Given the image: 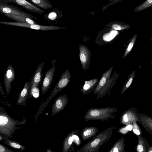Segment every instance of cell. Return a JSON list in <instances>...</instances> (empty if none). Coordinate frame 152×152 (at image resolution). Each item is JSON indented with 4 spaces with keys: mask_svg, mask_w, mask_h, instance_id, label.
Masks as SVG:
<instances>
[{
    "mask_svg": "<svg viewBox=\"0 0 152 152\" xmlns=\"http://www.w3.org/2000/svg\"><path fill=\"white\" fill-rule=\"evenodd\" d=\"M4 15L18 22L27 23L31 24H37L32 19L30 18L11 14H5Z\"/></svg>",
    "mask_w": 152,
    "mask_h": 152,
    "instance_id": "18",
    "label": "cell"
},
{
    "mask_svg": "<svg viewBox=\"0 0 152 152\" xmlns=\"http://www.w3.org/2000/svg\"><path fill=\"white\" fill-rule=\"evenodd\" d=\"M12 3L21 6L26 10L41 14L45 12L43 10L26 0H12Z\"/></svg>",
    "mask_w": 152,
    "mask_h": 152,
    "instance_id": "13",
    "label": "cell"
},
{
    "mask_svg": "<svg viewBox=\"0 0 152 152\" xmlns=\"http://www.w3.org/2000/svg\"><path fill=\"white\" fill-rule=\"evenodd\" d=\"M4 142L11 148L20 150H24L25 148L21 144L15 141L11 140L7 137L4 138Z\"/></svg>",
    "mask_w": 152,
    "mask_h": 152,
    "instance_id": "21",
    "label": "cell"
},
{
    "mask_svg": "<svg viewBox=\"0 0 152 152\" xmlns=\"http://www.w3.org/2000/svg\"><path fill=\"white\" fill-rule=\"evenodd\" d=\"M130 27L129 24H113L112 27L114 29L117 30H121L124 29H128Z\"/></svg>",
    "mask_w": 152,
    "mask_h": 152,
    "instance_id": "25",
    "label": "cell"
},
{
    "mask_svg": "<svg viewBox=\"0 0 152 152\" xmlns=\"http://www.w3.org/2000/svg\"><path fill=\"white\" fill-rule=\"evenodd\" d=\"M113 127L100 132L95 137L84 145L77 152H98L99 148L111 138Z\"/></svg>",
    "mask_w": 152,
    "mask_h": 152,
    "instance_id": "1",
    "label": "cell"
},
{
    "mask_svg": "<svg viewBox=\"0 0 152 152\" xmlns=\"http://www.w3.org/2000/svg\"><path fill=\"white\" fill-rule=\"evenodd\" d=\"M39 90L38 87H34L31 88L28 98H30L32 96L35 98H37L39 96Z\"/></svg>",
    "mask_w": 152,
    "mask_h": 152,
    "instance_id": "26",
    "label": "cell"
},
{
    "mask_svg": "<svg viewBox=\"0 0 152 152\" xmlns=\"http://www.w3.org/2000/svg\"><path fill=\"white\" fill-rule=\"evenodd\" d=\"M31 86L30 81L26 83L18 99L17 102L18 105L23 106L26 105L27 99L30 93Z\"/></svg>",
    "mask_w": 152,
    "mask_h": 152,
    "instance_id": "14",
    "label": "cell"
},
{
    "mask_svg": "<svg viewBox=\"0 0 152 152\" xmlns=\"http://www.w3.org/2000/svg\"><path fill=\"white\" fill-rule=\"evenodd\" d=\"M0 134L4 138L12 137V134L17 129V126L24 124L12 118L5 111L4 108L0 109Z\"/></svg>",
    "mask_w": 152,
    "mask_h": 152,
    "instance_id": "2",
    "label": "cell"
},
{
    "mask_svg": "<svg viewBox=\"0 0 152 152\" xmlns=\"http://www.w3.org/2000/svg\"><path fill=\"white\" fill-rule=\"evenodd\" d=\"M15 72L13 66L9 65L5 72L4 77V86L7 94L10 93L11 83L15 80Z\"/></svg>",
    "mask_w": 152,
    "mask_h": 152,
    "instance_id": "9",
    "label": "cell"
},
{
    "mask_svg": "<svg viewBox=\"0 0 152 152\" xmlns=\"http://www.w3.org/2000/svg\"><path fill=\"white\" fill-rule=\"evenodd\" d=\"M3 139H4V137H3L0 134V141H1Z\"/></svg>",
    "mask_w": 152,
    "mask_h": 152,
    "instance_id": "33",
    "label": "cell"
},
{
    "mask_svg": "<svg viewBox=\"0 0 152 152\" xmlns=\"http://www.w3.org/2000/svg\"><path fill=\"white\" fill-rule=\"evenodd\" d=\"M55 70L56 67L53 65L51 68L46 72L42 86L41 93L42 95L46 93L50 88Z\"/></svg>",
    "mask_w": 152,
    "mask_h": 152,
    "instance_id": "11",
    "label": "cell"
},
{
    "mask_svg": "<svg viewBox=\"0 0 152 152\" xmlns=\"http://www.w3.org/2000/svg\"><path fill=\"white\" fill-rule=\"evenodd\" d=\"M59 12L58 10L56 9V8L44 15L43 17L45 19L48 21L55 22L59 18Z\"/></svg>",
    "mask_w": 152,
    "mask_h": 152,
    "instance_id": "19",
    "label": "cell"
},
{
    "mask_svg": "<svg viewBox=\"0 0 152 152\" xmlns=\"http://www.w3.org/2000/svg\"><path fill=\"white\" fill-rule=\"evenodd\" d=\"M98 83L99 80L97 78L85 81L81 89L82 94L85 95L90 93L92 91L94 90Z\"/></svg>",
    "mask_w": 152,
    "mask_h": 152,
    "instance_id": "15",
    "label": "cell"
},
{
    "mask_svg": "<svg viewBox=\"0 0 152 152\" xmlns=\"http://www.w3.org/2000/svg\"><path fill=\"white\" fill-rule=\"evenodd\" d=\"M34 5L44 10L53 7V5L48 0H29Z\"/></svg>",
    "mask_w": 152,
    "mask_h": 152,
    "instance_id": "20",
    "label": "cell"
},
{
    "mask_svg": "<svg viewBox=\"0 0 152 152\" xmlns=\"http://www.w3.org/2000/svg\"><path fill=\"white\" fill-rule=\"evenodd\" d=\"M137 37V34H136L131 39L124 53V58L126 57L131 51L135 44Z\"/></svg>",
    "mask_w": 152,
    "mask_h": 152,
    "instance_id": "23",
    "label": "cell"
},
{
    "mask_svg": "<svg viewBox=\"0 0 152 152\" xmlns=\"http://www.w3.org/2000/svg\"><path fill=\"white\" fill-rule=\"evenodd\" d=\"M0 12L3 15L11 14L30 18L32 19L34 16L30 14L18 10L10 5L0 4Z\"/></svg>",
    "mask_w": 152,
    "mask_h": 152,
    "instance_id": "10",
    "label": "cell"
},
{
    "mask_svg": "<svg viewBox=\"0 0 152 152\" xmlns=\"http://www.w3.org/2000/svg\"><path fill=\"white\" fill-rule=\"evenodd\" d=\"M79 49V57L82 67L86 71L89 67L91 54L87 47L85 45H80Z\"/></svg>",
    "mask_w": 152,
    "mask_h": 152,
    "instance_id": "8",
    "label": "cell"
},
{
    "mask_svg": "<svg viewBox=\"0 0 152 152\" xmlns=\"http://www.w3.org/2000/svg\"><path fill=\"white\" fill-rule=\"evenodd\" d=\"M133 131L137 134L139 135L140 134L139 131L136 129H133Z\"/></svg>",
    "mask_w": 152,
    "mask_h": 152,
    "instance_id": "32",
    "label": "cell"
},
{
    "mask_svg": "<svg viewBox=\"0 0 152 152\" xmlns=\"http://www.w3.org/2000/svg\"></svg>",
    "mask_w": 152,
    "mask_h": 152,
    "instance_id": "38",
    "label": "cell"
},
{
    "mask_svg": "<svg viewBox=\"0 0 152 152\" xmlns=\"http://www.w3.org/2000/svg\"><path fill=\"white\" fill-rule=\"evenodd\" d=\"M135 74L136 72L134 71H133L129 75L126 82L122 90V92L123 93L124 92L126 89L128 88L131 85L135 76Z\"/></svg>",
    "mask_w": 152,
    "mask_h": 152,
    "instance_id": "24",
    "label": "cell"
},
{
    "mask_svg": "<svg viewBox=\"0 0 152 152\" xmlns=\"http://www.w3.org/2000/svg\"><path fill=\"white\" fill-rule=\"evenodd\" d=\"M99 129L94 126H88L84 128L81 131L80 135L83 140H86L95 135Z\"/></svg>",
    "mask_w": 152,
    "mask_h": 152,
    "instance_id": "17",
    "label": "cell"
},
{
    "mask_svg": "<svg viewBox=\"0 0 152 152\" xmlns=\"http://www.w3.org/2000/svg\"><path fill=\"white\" fill-rule=\"evenodd\" d=\"M123 121L125 122L128 121V118L127 117V115L126 114H125L123 117Z\"/></svg>",
    "mask_w": 152,
    "mask_h": 152,
    "instance_id": "30",
    "label": "cell"
},
{
    "mask_svg": "<svg viewBox=\"0 0 152 152\" xmlns=\"http://www.w3.org/2000/svg\"><path fill=\"white\" fill-rule=\"evenodd\" d=\"M47 152H53V151H51V149L50 148H48L47 150L46 151Z\"/></svg>",
    "mask_w": 152,
    "mask_h": 152,
    "instance_id": "34",
    "label": "cell"
},
{
    "mask_svg": "<svg viewBox=\"0 0 152 152\" xmlns=\"http://www.w3.org/2000/svg\"><path fill=\"white\" fill-rule=\"evenodd\" d=\"M0 152H14V151L8 148L4 145L0 143Z\"/></svg>",
    "mask_w": 152,
    "mask_h": 152,
    "instance_id": "28",
    "label": "cell"
},
{
    "mask_svg": "<svg viewBox=\"0 0 152 152\" xmlns=\"http://www.w3.org/2000/svg\"><path fill=\"white\" fill-rule=\"evenodd\" d=\"M126 129L127 130H128L129 131H131L132 129V126L130 125H129L127 126L126 127Z\"/></svg>",
    "mask_w": 152,
    "mask_h": 152,
    "instance_id": "31",
    "label": "cell"
},
{
    "mask_svg": "<svg viewBox=\"0 0 152 152\" xmlns=\"http://www.w3.org/2000/svg\"><path fill=\"white\" fill-rule=\"evenodd\" d=\"M113 66L103 73L100 80L94 90L93 94L97 95L96 99L104 96L112 88V86L109 83V79L111 74Z\"/></svg>",
    "mask_w": 152,
    "mask_h": 152,
    "instance_id": "4",
    "label": "cell"
},
{
    "mask_svg": "<svg viewBox=\"0 0 152 152\" xmlns=\"http://www.w3.org/2000/svg\"><path fill=\"white\" fill-rule=\"evenodd\" d=\"M68 98L65 94L61 95L58 97L54 101L52 106V116L61 112L67 105Z\"/></svg>",
    "mask_w": 152,
    "mask_h": 152,
    "instance_id": "12",
    "label": "cell"
},
{
    "mask_svg": "<svg viewBox=\"0 0 152 152\" xmlns=\"http://www.w3.org/2000/svg\"><path fill=\"white\" fill-rule=\"evenodd\" d=\"M6 0L7 2H9L11 3H13L12 0Z\"/></svg>",
    "mask_w": 152,
    "mask_h": 152,
    "instance_id": "35",
    "label": "cell"
},
{
    "mask_svg": "<svg viewBox=\"0 0 152 152\" xmlns=\"http://www.w3.org/2000/svg\"><path fill=\"white\" fill-rule=\"evenodd\" d=\"M149 152H152V151H150Z\"/></svg>",
    "mask_w": 152,
    "mask_h": 152,
    "instance_id": "37",
    "label": "cell"
},
{
    "mask_svg": "<svg viewBox=\"0 0 152 152\" xmlns=\"http://www.w3.org/2000/svg\"><path fill=\"white\" fill-rule=\"evenodd\" d=\"M151 64H152V60L151 61Z\"/></svg>",
    "mask_w": 152,
    "mask_h": 152,
    "instance_id": "36",
    "label": "cell"
},
{
    "mask_svg": "<svg viewBox=\"0 0 152 152\" xmlns=\"http://www.w3.org/2000/svg\"><path fill=\"white\" fill-rule=\"evenodd\" d=\"M45 63H42L38 66L30 81L31 83V88L38 87L41 83L42 77V72L43 68Z\"/></svg>",
    "mask_w": 152,
    "mask_h": 152,
    "instance_id": "16",
    "label": "cell"
},
{
    "mask_svg": "<svg viewBox=\"0 0 152 152\" xmlns=\"http://www.w3.org/2000/svg\"><path fill=\"white\" fill-rule=\"evenodd\" d=\"M71 75L68 69L62 74L59 80L47 99L50 101L58 93L65 87L69 83Z\"/></svg>",
    "mask_w": 152,
    "mask_h": 152,
    "instance_id": "7",
    "label": "cell"
},
{
    "mask_svg": "<svg viewBox=\"0 0 152 152\" xmlns=\"http://www.w3.org/2000/svg\"><path fill=\"white\" fill-rule=\"evenodd\" d=\"M137 151L139 152H141L143 151V147L141 145H139L137 146Z\"/></svg>",
    "mask_w": 152,
    "mask_h": 152,
    "instance_id": "29",
    "label": "cell"
},
{
    "mask_svg": "<svg viewBox=\"0 0 152 152\" xmlns=\"http://www.w3.org/2000/svg\"><path fill=\"white\" fill-rule=\"evenodd\" d=\"M79 130H74L69 133L64 140L62 147L63 152H73L75 150L74 145H80L81 141L78 136Z\"/></svg>",
    "mask_w": 152,
    "mask_h": 152,
    "instance_id": "5",
    "label": "cell"
},
{
    "mask_svg": "<svg viewBox=\"0 0 152 152\" xmlns=\"http://www.w3.org/2000/svg\"><path fill=\"white\" fill-rule=\"evenodd\" d=\"M122 144L119 141L115 142V144L108 151L109 152H119L120 151V149L121 148Z\"/></svg>",
    "mask_w": 152,
    "mask_h": 152,
    "instance_id": "27",
    "label": "cell"
},
{
    "mask_svg": "<svg viewBox=\"0 0 152 152\" xmlns=\"http://www.w3.org/2000/svg\"><path fill=\"white\" fill-rule=\"evenodd\" d=\"M117 111V110L115 107H111L98 108L93 107L86 112L84 116V119L85 121H108L109 119H113L115 117V115L113 114Z\"/></svg>",
    "mask_w": 152,
    "mask_h": 152,
    "instance_id": "3",
    "label": "cell"
},
{
    "mask_svg": "<svg viewBox=\"0 0 152 152\" xmlns=\"http://www.w3.org/2000/svg\"><path fill=\"white\" fill-rule=\"evenodd\" d=\"M152 6V0H146L133 10L135 12H140Z\"/></svg>",
    "mask_w": 152,
    "mask_h": 152,
    "instance_id": "22",
    "label": "cell"
},
{
    "mask_svg": "<svg viewBox=\"0 0 152 152\" xmlns=\"http://www.w3.org/2000/svg\"><path fill=\"white\" fill-rule=\"evenodd\" d=\"M1 24L28 28L31 29L44 31L59 30L65 28L64 27L53 26H43L38 24H30L27 23L18 22H11L0 21Z\"/></svg>",
    "mask_w": 152,
    "mask_h": 152,
    "instance_id": "6",
    "label": "cell"
}]
</instances>
